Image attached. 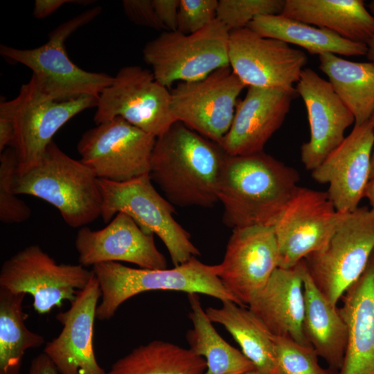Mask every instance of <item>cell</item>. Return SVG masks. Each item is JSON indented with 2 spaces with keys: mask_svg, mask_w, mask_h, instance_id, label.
I'll return each mask as SVG.
<instances>
[{
  "mask_svg": "<svg viewBox=\"0 0 374 374\" xmlns=\"http://www.w3.org/2000/svg\"><path fill=\"white\" fill-rule=\"evenodd\" d=\"M299 173L264 151L227 155L217 190L223 221L233 229L272 226L299 188Z\"/></svg>",
  "mask_w": 374,
  "mask_h": 374,
  "instance_id": "6da1fadb",
  "label": "cell"
},
{
  "mask_svg": "<svg viewBox=\"0 0 374 374\" xmlns=\"http://www.w3.org/2000/svg\"><path fill=\"white\" fill-rule=\"evenodd\" d=\"M227 155L218 143L175 122L156 139L149 175L172 205L209 207L218 202Z\"/></svg>",
  "mask_w": 374,
  "mask_h": 374,
  "instance_id": "7a4b0ae2",
  "label": "cell"
},
{
  "mask_svg": "<svg viewBox=\"0 0 374 374\" xmlns=\"http://www.w3.org/2000/svg\"><path fill=\"white\" fill-rule=\"evenodd\" d=\"M14 188L17 195H32L53 205L73 228L86 226L101 216L98 179L53 141L36 166L17 175Z\"/></svg>",
  "mask_w": 374,
  "mask_h": 374,
  "instance_id": "3957f363",
  "label": "cell"
},
{
  "mask_svg": "<svg viewBox=\"0 0 374 374\" xmlns=\"http://www.w3.org/2000/svg\"><path fill=\"white\" fill-rule=\"evenodd\" d=\"M92 271L101 292V301L96 310L99 321L110 319L125 301L152 290L203 294L238 304L219 278L217 265H206L196 257L172 269L133 268L107 262L93 265Z\"/></svg>",
  "mask_w": 374,
  "mask_h": 374,
  "instance_id": "277c9868",
  "label": "cell"
},
{
  "mask_svg": "<svg viewBox=\"0 0 374 374\" xmlns=\"http://www.w3.org/2000/svg\"><path fill=\"white\" fill-rule=\"evenodd\" d=\"M101 10L95 7L64 21L51 32L48 41L40 46L20 49L1 44L0 53L31 69L32 76L41 89L56 101L84 96L98 98L114 76L78 67L68 56L64 42L75 30L95 19Z\"/></svg>",
  "mask_w": 374,
  "mask_h": 374,
  "instance_id": "5b68a950",
  "label": "cell"
},
{
  "mask_svg": "<svg viewBox=\"0 0 374 374\" xmlns=\"http://www.w3.org/2000/svg\"><path fill=\"white\" fill-rule=\"evenodd\" d=\"M98 184L104 222L118 213H126L145 232L161 240L175 267L200 255L189 233L174 218L173 205L157 192L149 175L124 182L98 179Z\"/></svg>",
  "mask_w": 374,
  "mask_h": 374,
  "instance_id": "8992f818",
  "label": "cell"
},
{
  "mask_svg": "<svg viewBox=\"0 0 374 374\" xmlns=\"http://www.w3.org/2000/svg\"><path fill=\"white\" fill-rule=\"evenodd\" d=\"M229 31L217 19L193 34L163 31L146 43L143 60L155 79L168 89L175 82L197 81L229 66Z\"/></svg>",
  "mask_w": 374,
  "mask_h": 374,
  "instance_id": "52a82bcc",
  "label": "cell"
},
{
  "mask_svg": "<svg viewBox=\"0 0 374 374\" xmlns=\"http://www.w3.org/2000/svg\"><path fill=\"white\" fill-rule=\"evenodd\" d=\"M374 249V208L346 214L326 247L303 260L312 281L334 306L360 276Z\"/></svg>",
  "mask_w": 374,
  "mask_h": 374,
  "instance_id": "ba28073f",
  "label": "cell"
},
{
  "mask_svg": "<svg viewBox=\"0 0 374 374\" xmlns=\"http://www.w3.org/2000/svg\"><path fill=\"white\" fill-rule=\"evenodd\" d=\"M92 275V269L80 264H58L38 245H30L3 263L0 287L30 294L34 310L45 314L65 301H73Z\"/></svg>",
  "mask_w": 374,
  "mask_h": 374,
  "instance_id": "9c48e42d",
  "label": "cell"
},
{
  "mask_svg": "<svg viewBox=\"0 0 374 374\" xmlns=\"http://www.w3.org/2000/svg\"><path fill=\"white\" fill-rule=\"evenodd\" d=\"M120 117L155 137L177 122L170 109V91L139 66L119 69L100 94L93 121L96 125Z\"/></svg>",
  "mask_w": 374,
  "mask_h": 374,
  "instance_id": "30bf717a",
  "label": "cell"
},
{
  "mask_svg": "<svg viewBox=\"0 0 374 374\" xmlns=\"http://www.w3.org/2000/svg\"><path fill=\"white\" fill-rule=\"evenodd\" d=\"M12 100L15 136L11 148L17 159V175H21L39 163L60 127L84 109L96 107L98 98L84 96L56 101L31 76Z\"/></svg>",
  "mask_w": 374,
  "mask_h": 374,
  "instance_id": "8fae6325",
  "label": "cell"
},
{
  "mask_svg": "<svg viewBox=\"0 0 374 374\" xmlns=\"http://www.w3.org/2000/svg\"><path fill=\"white\" fill-rule=\"evenodd\" d=\"M156 139L116 117L86 131L77 148L98 179L124 182L149 175Z\"/></svg>",
  "mask_w": 374,
  "mask_h": 374,
  "instance_id": "7c38bea8",
  "label": "cell"
},
{
  "mask_svg": "<svg viewBox=\"0 0 374 374\" xmlns=\"http://www.w3.org/2000/svg\"><path fill=\"white\" fill-rule=\"evenodd\" d=\"M245 84L230 66L204 79L179 82L170 91V109L180 122L220 145L231 125L237 98Z\"/></svg>",
  "mask_w": 374,
  "mask_h": 374,
  "instance_id": "4fadbf2b",
  "label": "cell"
},
{
  "mask_svg": "<svg viewBox=\"0 0 374 374\" xmlns=\"http://www.w3.org/2000/svg\"><path fill=\"white\" fill-rule=\"evenodd\" d=\"M346 214L335 208L327 192L299 186L274 225L278 267L292 268L323 249Z\"/></svg>",
  "mask_w": 374,
  "mask_h": 374,
  "instance_id": "5bb4252c",
  "label": "cell"
},
{
  "mask_svg": "<svg viewBox=\"0 0 374 374\" xmlns=\"http://www.w3.org/2000/svg\"><path fill=\"white\" fill-rule=\"evenodd\" d=\"M229 66L246 87L292 88L308 62L306 54L248 27L229 31Z\"/></svg>",
  "mask_w": 374,
  "mask_h": 374,
  "instance_id": "9a60e30c",
  "label": "cell"
},
{
  "mask_svg": "<svg viewBox=\"0 0 374 374\" xmlns=\"http://www.w3.org/2000/svg\"><path fill=\"white\" fill-rule=\"evenodd\" d=\"M218 277L240 305L249 304L278 267V249L272 226L233 229Z\"/></svg>",
  "mask_w": 374,
  "mask_h": 374,
  "instance_id": "2e32d148",
  "label": "cell"
},
{
  "mask_svg": "<svg viewBox=\"0 0 374 374\" xmlns=\"http://www.w3.org/2000/svg\"><path fill=\"white\" fill-rule=\"evenodd\" d=\"M374 134L370 121L355 125L350 134L312 171V178L328 184L327 191L341 213L359 207L371 179Z\"/></svg>",
  "mask_w": 374,
  "mask_h": 374,
  "instance_id": "e0dca14e",
  "label": "cell"
},
{
  "mask_svg": "<svg viewBox=\"0 0 374 374\" xmlns=\"http://www.w3.org/2000/svg\"><path fill=\"white\" fill-rule=\"evenodd\" d=\"M295 89L303 100L310 136L301 148V161L312 171L344 139L355 118L331 84L310 68L304 69Z\"/></svg>",
  "mask_w": 374,
  "mask_h": 374,
  "instance_id": "ac0fdd59",
  "label": "cell"
},
{
  "mask_svg": "<svg viewBox=\"0 0 374 374\" xmlns=\"http://www.w3.org/2000/svg\"><path fill=\"white\" fill-rule=\"evenodd\" d=\"M101 292L93 272L85 287L80 290L70 308L56 315L62 329L46 343L43 352L60 374H106L93 350V326Z\"/></svg>",
  "mask_w": 374,
  "mask_h": 374,
  "instance_id": "d6986e66",
  "label": "cell"
},
{
  "mask_svg": "<svg viewBox=\"0 0 374 374\" xmlns=\"http://www.w3.org/2000/svg\"><path fill=\"white\" fill-rule=\"evenodd\" d=\"M79 264L93 266L123 261L143 269L167 268L165 256L158 250L154 235L145 232L125 213H118L102 229L82 227L76 235Z\"/></svg>",
  "mask_w": 374,
  "mask_h": 374,
  "instance_id": "ffe728a7",
  "label": "cell"
},
{
  "mask_svg": "<svg viewBox=\"0 0 374 374\" xmlns=\"http://www.w3.org/2000/svg\"><path fill=\"white\" fill-rule=\"evenodd\" d=\"M297 95L294 87H248L244 98L236 105L230 129L220 145L229 156L262 152L283 125Z\"/></svg>",
  "mask_w": 374,
  "mask_h": 374,
  "instance_id": "44dd1931",
  "label": "cell"
},
{
  "mask_svg": "<svg viewBox=\"0 0 374 374\" xmlns=\"http://www.w3.org/2000/svg\"><path fill=\"white\" fill-rule=\"evenodd\" d=\"M303 260L290 269L277 267L248 308L273 335L311 346L303 331Z\"/></svg>",
  "mask_w": 374,
  "mask_h": 374,
  "instance_id": "7402d4cb",
  "label": "cell"
},
{
  "mask_svg": "<svg viewBox=\"0 0 374 374\" xmlns=\"http://www.w3.org/2000/svg\"><path fill=\"white\" fill-rule=\"evenodd\" d=\"M339 312L348 331L338 374H374V249L366 266L341 298Z\"/></svg>",
  "mask_w": 374,
  "mask_h": 374,
  "instance_id": "603a6c76",
  "label": "cell"
},
{
  "mask_svg": "<svg viewBox=\"0 0 374 374\" xmlns=\"http://www.w3.org/2000/svg\"><path fill=\"white\" fill-rule=\"evenodd\" d=\"M303 281V334L317 355L328 363V367L339 371L348 345L347 326L337 306L332 305L315 285L305 265Z\"/></svg>",
  "mask_w": 374,
  "mask_h": 374,
  "instance_id": "cb8c5ba5",
  "label": "cell"
},
{
  "mask_svg": "<svg viewBox=\"0 0 374 374\" xmlns=\"http://www.w3.org/2000/svg\"><path fill=\"white\" fill-rule=\"evenodd\" d=\"M281 15L356 42L374 35V17L362 0H285Z\"/></svg>",
  "mask_w": 374,
  "mask_h": 374,
  "instance_id": "d4e9b609",
  "label": "cell"
},
{
  "mask_svg": "<svg viewBox=\"0 0 374 374\" xmlns=\"http://www.w3.org/2000/svg\"><path fill=\"white\" fill-rule=\"evenodd\" d=\"M247 27L262 37L295 44L313 55L332 53L360 56L367 53L366 44L346 39L326 28L316 27L281 14L257 16Z\"/></svg>",
  "mask_w": 374,
  "mask_h": 374,
  "instance_id": "484cf974",
  "label": "cell"
},
{
  "mask_svg": "<svg viewBox=\"0 0 374 374\" xmlns=\"http://www.w3.org/2000/svg\"><path fill=\"white\" fill-rule=\"evenodd\" d=\"M205 311L213 323L222 325L239 344L242 353L262 374H274L276 357L272 334L249 308L232 301Z\"/></svg>",
  "mask_w": 374,
  "mask_h": 374,
  "instance_id": "4316f807",
  "label": "cell"
},
{
  "mask_svg": "<svg viewBox=\"0 0 374 374\" xmlns=\"http://www.w3.org/2000/svg\"><path fill=\"white\" fill-rule=\"evenodd\" d=\"M193 328L186 332L189 349L203 357L206 369L203 374H243L255 370L253 364L217 332L203 309L197 293L187 294Z\"/></svg>",
  "mask_w": 374,
  "mask_h": 374,
  "instance_id": "83f0119b",
  "label": "cell"
},
{
  "mask_svg": "<svg viewBox=\"0 0 374 374\" xmlns=\"http://www.w3.org/2000/svg\"><path fill=\"white\" fill-rule=\"evenodd\" d=\"M319 69L355 118L354 125L368 121L374 111V64L357 62L332 53L319 55Z\"/></svg>",
  "mask_w": 374,
  "mask_h": 374,
  "instance_id": "f1b7e54d",
  "label": "cell"
},
{
  "mask_svg": "<svg viewBox=\"0 0 374 374\" xmlns=\"http://www.w3.org/2000/svg\"><path fill=\"white\" fill-rule=\"evenodd\" d=\"M206 360L189 348L154 340L116 360L106 374H203Z\"/></svg>",
  "mask_w": 374,
  "mask_h": 374,
  "instance_id": "f546056e",
  "label": "cell"
},
{
  "mask_svg": "<svg viewBox=\"0 0 374 374\" xmlns=\"http://www.w3.org/2000/svg\"><path fill=\"white\" fill-rule=\"evenodd\" d=\"M25 295L0 287V374H20L26 351L44 344L43 336L26 325Z\"/></svg>",
  "mask_w": 374,
  "mask_h": 374,
  "instance_id": "4dcf8cb0",
  "label": "cell"
},
{
  "mask_svg": "<svg viewBox=\"0 0 374 374\" xmlns=\"http://www.w3.org/2000/svg\"><path fill=\"white\" fill-rule=\"evenodd\" d=\"M272 339L276 357L274 374H338V371L319 364V355L312 346L273 335Z\"/></svg>",
  "mask_w": 374,
  "mask_h": 374,
  "instance_id": "1f68e13d",
  "label": "cell"
},
{
  "mask_svg": "<svg viewBox=\"0 0 374 374\" xmlns=\"http://www.w3.org/2000/svg\"><path fill=\"white\" fill-rule=\"evenodd\" d=\"M17 159L12 148L0 155V220L3 223H21L31 215L30 208L17 197L15 183L17 175Z\"/></svg>",
  "mask_w": 374,
  "mask_h": 374,
  "instance_id": "d6a6232c",
  "label": "cell"
},
{
  "mask_svg": "<svg viewBox=\"0 0 374 374\" xmlns=\"http://www.w3.org/2000/svg\"><path fill=\"white\" fill-rule=\"evenodd\" d=\"M285 0H220L216 19L229 30L247 27L257 16L281 14Z\"/></svg>",
  "mask_w": 374,
  "mask_h": 374,
  "instance_id": "836d02e7",
  "label": "cell"
},
{
  "mask_svg": "<svg viewBox=\"0 0 374 374\" xmlns=\"http://www.w3.org/2000/svg\"><path fill=\"white\" fill-rule=\"evenodd\" d=\"M217 0H179L177 31L197 33L216 19Z\"/></svg>",
  "mask_w": 374,
  "mask_h": 374,
  "instance_id": "e575fe53",
  "label": "cell"
},
{
  "mask_svg": "<svg viewBox=\"0 0 374 374\" xmlns=\"http://www.w3.org/2000/svg\"><path fill=\"white\" fill-rule=\"evenodd\" d=\"M122 5L125 15L133 23L165 31L156 14L152 0H124Z\"/></svg>",
  "mask_w": 374,
  "mask_h": 374,
  "instance_id": "d590c367",
  "label": "cell"
},
{
  "mask_svg": "<svg viewBox=\"0 0 374 374\" xmlns=\"http://www.w3.org/2000/svg\"><path fill=\"white\" fill-rule=\"evenodd\" d=\"M15 136L13 100L0 103V152L12 145Z\"/></svg>",
  "mask_w": 374,
  "mask_h": 374,
  "instance_id": "8d00e7d4",
  "label": "cell"
},
{
  "mask_svg": "<svg viewBox=\"0 0 374 374\" xmlns=\"http://www.w3.org/2000/svg\"><path fill=\"white\" fill-rule=\"evenodd\" d=\"M152 3L165 31H177L179 0H152Z\"/></svg>",
  "mask_w": 374,
  "mask_h": 374,
  "instance_id": "74e56055",
  "label": "cell"
},
{
  "mask_svg": "<svg viewBox=\"0 0 374 374\" xmlns=\"http://www.w3.org/2000/svg\"><path fill=\"white\" fill-rule=\"evenodd\" d=\"M59 371L52 360L44 352L37 355L30 362L28 374H58Z\"/></svg>",
  "mask_w": 374,
  "mask_h": 374,
  "instance_id": "f35d334b",
  "label": "cell"
},
{
  "mask_svg": "<svg viewBox=\"0 0 374 374\" xmlns=\"http://www.w3.org/2000/svg\"><path fill=\"white\" fill-rule=\"evenodd\" d=\"M76 2L70 0H36L35 1L33 15L37 19H43L59 9L62 5Z\"/></svg>",
  "mask_w": 374,
  "mask_h": 374,
  "instance_id": "ab89813d",
  "label": "cell"
},
{
  "mask_svg": "<svg viewBox=\"0 0 374 374\" xmlns=\"http://www.w3.org/2000/svg\"><path fill=\"white\" fill-rule=\"evenodd\" d=\"M364 197L368 199L371 207L374 208V177L370 179L366 187Z\"/></svg>",
  "mask_w": 374,
  "mask_h": 374,
  "instance_id": "60d3db41",
  "label": "cell"
},
{
  "mask_svg": "<svg viewBox=\"0 0 374 374\" xmlns=\"http://www.w3.org/2000/svg\"><path fill=\"white\" fill-rule=\"evenodd\" d=\"M367 53L368 59L374 64V35L367 42Z\"/></svg>",
  "mask_w": 374,
  "mask_h": 374,
  "instance_id": "b9f144b4",
  "label": "cell"
},
{
  "mask_svg": "<svg viewBox=\"0 0 374 374\" xmlns=\"http://www.w3.org/2000/svg\"><path fill=\"white\" fill-rule=\"evenodd\" d=\"M369 121H370V122L371 123L373 134H374V111H373ZM373 177H374V149H373V150L372 152L371 163V178Z\"/></svg>",
  "mask_w": 374,
  "mask_h": 374,
  "instance_id": "7bdbcfd3",
  "label": "cell"
},
{
  "mask_svg": "<svg viewBox=\"0 0 374 374\" xmlns=\"http://www.w3.org/2000/svg\"><path fill=\"white\" fill-rule=\"evenodd\" d=\"M368 9L374 17V0L371 1L368 4Z\"/></svg>",
  "mask_w": 374,
  "mask_h": 374,
  "instance_id": "ee69618b",
  "label": "cell"
},
{
  "mask_svg": "<svg viewBox=\"0 0 374 374\" xmlns=\"http://www.w3.org/2000/svg\"><path fill=\"white\" fill-rule=\"evenodd\" d=\"M243 374H262L261 373H260L258 371H257L256 369L255 370H253V371H249V372H247V373H244Z\"/></svg>",
  "mask_w": 374,
  "mask_h": 374,
  "instance_id": "f6af8a7d",
  "label": "cell"
}]
</instances>
